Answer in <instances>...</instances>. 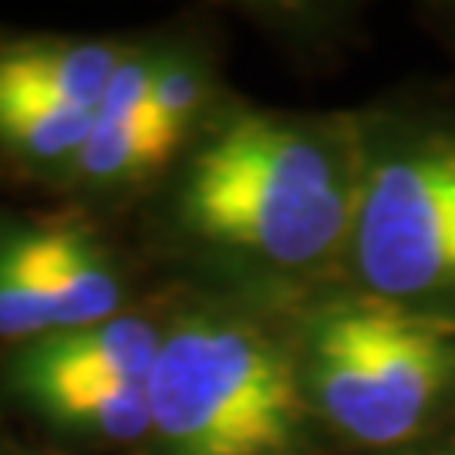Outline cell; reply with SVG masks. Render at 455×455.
Wrapping results in <instances>:
<instances>
[{
  "label": "cell",
  "mask_w": 455,
  "mask_h": 455,
  "mask_svg": "<svg viewBox=\"0 0 455 455\" xmlns=\"http://www.w3.org/2000/svg\"><path fill=\"white\" fill-rule=\"evenodd\" d=\"M361 159L310 125L240 115L199 152L186 189L196 233L274 270L304 274L347 253Z\"/></svg>",
  "instance_id": "6da1fadb"
},
{
  "label": "cell",
  "mask_w": 455,
  "mask_h": 455,
  "mask_svg": "<svg viewBox=\"0 0 455 455\" xmlns=\"http://www.w3.org/2000/svg\"><path fill=\"white\" fill-rule=\"evenodd\" d=\"M300 385L347 442L408 445L455 415V324L364 293L327 300L304 334Z\"/></svg>",
  "instance_id": "7a4b0ae2"
},
{
  "label": "cell",
  "mask_w": 455,
  "mask_h": 455,
  "mask_svg": "<svg viewBox=\"0 0 455 455\" xmlns=\"http://www.w3.org/2000/svg\"><path fill=\"white\" fill-rule=\"evenodd\" d=\"M152 428L180 455H291L307 395L291 355L253 324L172 331L146 378Z\"/></svg>",
  "instance_id": "3957f363"
},
{
  "label": "cell",
  "mask_w": 455,
  "mask_h": 455,
  "mask_svg": "<svg viewBox=\"0 0 455 455\" xmlns=\"http://www.w3.org/2000/svg\"><path fill=\"white\" fill-rule=\"evenodd\" d=\"M347 260L358 293L455 324V118L391 132L361 159Z\"/></svg>",
  "instance_id": "277c9868"
},
{
  "label": "cell",
  "mask_w": 455,
  "mask_h": 455,
  "mask_svg": "<svg viewBox=\"0 0 455 455\" xmlns=\"http://www.w3.org/2000/svg\"><path fill=\"white\" fill-rule=\"evenodd\" d=\"M156 331L142 321H105L82 331H68L54 341L34 347L20 361V381L41 378H118L142 381L159 355Z\"/></svg>",
  "instance_id": "5b68a950"
},
{
  "label": "cell",
  "mask_w": 455,
  "mask_h": 455,
  "mask_svg": "<svg viewBox=\"0 0 455 455\" xmlns=\"http://www.w3.org/2000/svg\"><path fill=\"white\" fill-rule=\"evenodd\" d=\"M28 250L48 293L51 321L65 331L105 324L118 304V283L92 246L71 229L28 236Z\"/></svg>",
  "instance_id": "8992f818"
},
{
  "label": "cell",
  "mask_w": 455,
  "mask_h": 455,
  "mask_svg": "<svg viewBox=\"0 0 455 455\" xmlns=\"http://www.w3.org/2000/svg\"><path fill=\"white\" fill-rule=\"evenodd\" d=\"M51 415L108 439H139L152 428L146 385L118 378H41L24 381Z\"/></svg>",
  "instance_id": "52a82bcc"
},
{
  "label": "cell",
  "mask_w": 455,
  "mask_h": 455,
  "mask_svg": "<svg viewBox=\"0 0 455 455\" xmlns=\"http://www.w3.org/2000/svg\"><path fill=\"white\" fill-rule=\"evenodd\" d=\"M118 71V58L108 48L75 44V48H17L0 54V82L20 84L61 105L98 112L105 88Z\"/></svg>",
  "instance_id": "ba28073f"
},
{
  "label": "cell",
  "mask_w": 455,
  "mask_h": 455,
  "mask_svg": "<svg viewBox=\"0 0 455 455\" xmlns=\"http://www.w3.org/2000/svg\"><path fill=\"white\" fill-rule=\"evenodd\" d=\"M92 129H95V112L61 105L20 84L0 82V135L11 146L41 159H58L82 152Z\"/></svg>",
  "instance_id": "9c48e42d"
},
{
  "label": "cell",
  "mask_w": 455,
  "mask_h": 455,
  "mask_svg": "<svg viewBox=\"0 0 455 455\" xmlns=\"http://www.w3.org/2000/svg\"><path fill=\"white\" fill-rule=\"evenodd\" d=\"M176 142H180V132L159 122L148 108L139 118L95 115V129L78 152V159L84 172L92 176H118V172H135V169L163 163L176 148Z\"/></svg>",
  "instance_id": "30bf717a"
},
{
  "label": "cell",
  "mask_w": 455,
  "mask_h": 455,
  "mask_svg": "<svg viewBox=\"0 0 455 455\" xmlns=\"http://www.w3.org/2000/svg\"><path fill=\"white\" fill-rule=\"evenodd\" d=\"M54 327L48 293L28 250V236L0 250V338H31Z\"/></svg>",
  "instance_id": "8fae6325"
},
{
  "label": "cell",
  "mask_w": 455,
  "mask_h": 455,
  "mask_svg": "<svg viewBox=\"0 0 455 455\" xmlns=\"http://www.w3.org/2000/svg\"><path fill=\"white\" fill-rule=\"evenodd\" d=\"M203 101V84L196 82L186 68H163L152 71V92H148V112L169 129L182 132L186 118L196 112V105Z\"/></svg>",
  "instance_id": "7c38bea8"
},
{
  "label": "cell",
  "mask_w": 455,
  "mask_h": 455,
  "mask_svg": "<svg viewBox=\"0 0 455 455\" xmlns=\"http://www.w3.org/2000/svg\"><path fill=\"white\" fill-rule=\"evenodd\" d=\"M148 92H152V71L139 61H125L112 75L95 115L98 118H139L148 108Z\"/></svg>",
  "instance_id": "4fadbf2b"
},
{
  "label": "cell",
  "mask_w": 455,
  "mask_h": 455,
  "mask_svg": "<svg viewBox=\"0 0 455 455\" xmlns=\"http://www.w3.org/2000/svg\"><path fill=\"white\" fill-rule=\"evenodd\" d=\"M422 455H455V435H449L445 442H439L435 449H425Z\"/></svg>",
  "instance_id": "5bb4252c"
},
{
  "label": "cell",
  "mask_w": 455,
  "mask_h": 455,
  "mask_svg": "<svg viewBox=\"0 0 455 455\" xmlns=\"http://www.w3.org/2000/svg\"><path fill=\"white\" fill-rule=\"evenodd\" d=\"M442 17L449 20V34H452V41H455V4H449V7H442Z\"/></svg>",
  "instance_id": "9a60e30c"
}]
</instances>
